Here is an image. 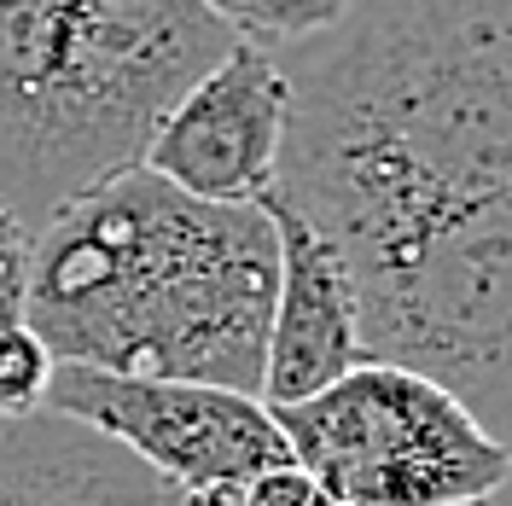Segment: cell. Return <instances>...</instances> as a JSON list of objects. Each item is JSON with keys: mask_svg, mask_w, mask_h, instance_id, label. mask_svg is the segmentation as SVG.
<instances>
[{"mask_svg": "<svg viewBox=\"0 0 512 506\" xmlns=\"http://www.w3.org/2000/svg\"><path fill=\"white\" fill-rule=\"evenodd\" d=\"M233 41L204 0H0V204L41 227L134 169Z\"/></svg>", "mask_w": 512, "mask_h": 506, "instance_id": "3", "label": "cell"}, {"mask_svg": "<svg viewBox=\"0 0 512 506\" xmlns=\"http://www.w3.org/2000/svg\"><path fill=\"white\" fill-rule=\"evenodd\" d=\"M41 408L123 443L169 495H227L291 460L286 431L262 396L204 379H146L59 361Z\"/></svg>", "mask_w": 512, "mask_h": 506, "instance_id": "6", "label": "cell"}, {"mask_svg": "<svg viewBox=\"0 0 512 506\" xmlns=\"http://www.w3.org/2000/svg\"><path fill=\"white\" fill-rule=\"evenodd\" d=\"M12 320H24V280L18 274H0V332Z\"/></svg>", "mask_w": 512, "mask_h": 506, "instance_id": "14", "label": "cell"}, {"mask_svg": "<svg viewBox=\"0 0 512 506\" xmlns=\"http://www.w3.org/2000/svg\"><path fill=\"white\" fill-rule=\"evenodd\" d=\"M53 367L59 361H53V349L41 344V332H35L30 320H12L0 332V419L41 408Z\"/></svg>", "mask_w": 512, "mask_h": 506, "instance_id": "11", "label": "cell"}, {"mask_svg": "<svg viewBox=\"0 0 512 506\" xmlns=\"http://www.w3.org/2000/svg\"><path fill=\"white\" fill-rule=\"evenodd\" d=\"M274 419L291 460L338 506H489L512 483V448L478 413L379 355L274 408Z\"/></svg>", "mask_w": 512, "mask_h": 506, "instance_id": "5", "label": "cell"}, {"mask_svg": "<svg viewBox=\"0 0 512 506\" xmlns=\"http://www.w3.org/2000/svg\"><path fill=\"white\" fill-rule=\"evenodd\" d=\"M24 251H30V227L0 204V274H18L24 268Z\"/></svg>", "mask_w": 512, "mask_h": 506, "instance_id": "13", "label": "cell"}, {"mask_svg": "<svg viewBox=\"0 0 512 506\" xmlns=\"http://www.w3.org/2000/svg\"><path fill=\"white\" fill-rule=\"evenodd\" d=\"M163 506H233V489L227 495H163Z\"/></svg>", "mask_w": 512, "mask_h": 506, "instance_id": "15", "label": "cell"}, {"mask_svg": "<svg viewBox=\"0 0 512 506\" xmlns=\"http://www.w3.org/2000/svg\"><path fill=\"white\" fill-rule=\"evenodd\" d=\"M280 239V280H274V315H268V355H262V402L286 408L315 396L320 384L367 361L361 349V309L355 280L338 245L309 227L280 192L262 198Z\"/></svg>", "mask_w": 512, "mask_h": 506, "instance_id": "8", "label": "cell"}, {"mask_svg": "<svg viewBox=\"0 0 512 506\" xmlns=\"http://www.w3.org/2000/svg\"><path fill=\"white\" fill-rule=\"evenodd\" d=\"M24 320L53 361L262 390L280 239L268 204H216L146 163L30 227Z\"/></svg>", "mask_w": 512, "mask_h": 506, "instance_id": "2", "label": "cell"}, {"mask_svg": "<svg viewBox=\"0 0 512 506\" xmlns=\"http://www.w3.org/2000/svg\"><path fill=\"white\" fill-rule=\"evenodd\" d=\"M233 35H245L256 47H297V41H315L326 35L355 0H204Z\"/></svg>", "mask_w": 512, "mask_h": 506, "instance_id": "10", "label": "cell"}, {"mask_svg": "<svg viewBox=\"0 0 512 506\" xmlns=\"http://www.w3.org/2000/svg\"><path fill=\"white\" fill-rule=\"evenodd\" d=\"M163 495L123 443L70 413L0 419V506H158Z\"/></svg>", "mask_w": 512, "mask_h": 506, "instance_id": "9", "label": "cell"}, {"mask_svg": "<svg viewBox=\"0 0 512 506\" xmlns=\"http://www.w3.org/2000/svg\"><path fill=\"white\" fill-rule=\"evenodd\" d=\"M361 349L454 390L512 448V192L344 256Z\"/></svg>", "mask_w": 512, "mask_h": 506, "instance_id": "4", "label": "cell"}, {"mask_svg": "<svg viewBox=\"0 0 512 506\" xmlns=\"http://www.w3.org/2000/svg\"><path fill=\"white\" fill-rule=\"evenodd\" d=\"M291 82L274 47L233 41L187 94L163 111L140 163L169 187L216 204H262L286 146Z\"/></svg>", "mask_w": 512, "mask_h": 506, "instance_id": "7", "label": "cell"}, {"mask_svg": "<svg viewBox=\"0 0 512 506\" xmlns=\"http://www.w3.org/2000/svg\"><path fill=\"white\" fill-rule=\"evenodd\" d=\"M274 187L338 256L512 192V0H355L280 47Z\"/></svg>", "mask_w": 512, "mask_h": 506, "instance_id": "1", "label": "cell"}, {"mask_svg": "<svg viewBox=\"0 0 512 506\" xmlns=\"http://www.w3.org/2000/svg\"><path fill=\"white\" fill-rule=\"evenodd\" d=\"M233 506H338V501H332L297 460H280V466L256 472L251 483H239V489H233Z\"/></svg>", "mask_w": 512, "mask_h": 506, "instance_id": "12", "label": "cell"}, {"mask_svg": "<svg viewBox=\"0 0 512 506\" xmlns=\"http://www.w3.org/2000/svg\"><path fill=\"white\" fill-rule=\"evenodd\" d=\"M158 506H163V501H158Z\"/></svg>", "mask_w": 512, "mask_h": 506, "instance_id": "16", "label": "cell"}]
</instances>
